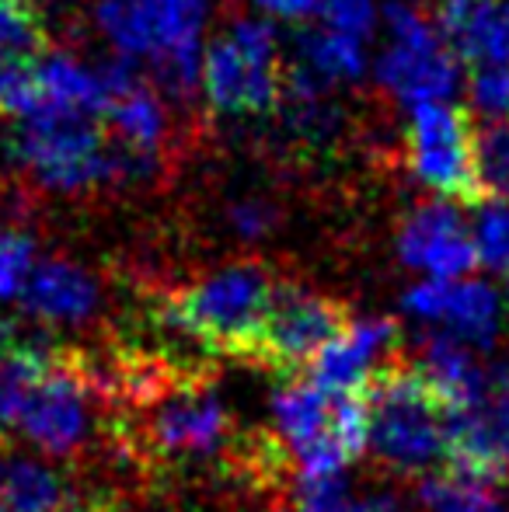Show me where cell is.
Segmentation results:
<instances>
[{
    "instance_id": "obj_11",
    "label": "cell",
    "mask_w": 509,
    "mask_h": 512,
    "mask_svg": "<svg viewBox=\"0 0 509 512\" xmlns=\"http://www.w3.org/2000/svg\"><path fill=\"white\" fill-rule=\"evenodd\" d=\"M405 314L436 324L443 335L471 345V349H489L499 335V317L503 304L499 293L482 279H422L401 297Z\"/></svg>"
},
{
    "instance_id": "obj_1",
    "label": "cell",
    "mask_w": 509,
    "mask_h": 512,
    "mask_svg": "<svg viewBox=\"0 0 509 512\" xmlns=\"http://www.w3.org/2000/svg\"><path fill=\"white\" fill-rule=\"evenodd\" d=\"M213 0H91L98 32L119 56L147 63L150 84L192 102L203 77V32Z\"/></svg>"
},
{
    "instance_id": "obj_24",
    "label": "cell",
    "mask_w": 509,
    "mask_h": 512,
    "mask_svg": "<svg viewBox=\"0 0 509 512\" xmlns=\"http://www.w3.org/2000/svg\"><path fill=\"white\" fill-rule=\"evenodd\" d=\"M478 185L482 196L509 199V119L478 133Z\"/></svg>"
},
{
    "instance_id": "obj_7",
    "label": "cell",
    "mask_w": 509,
    "mask_h": 512,
    "mask_svg": "<svg viewBox=\"0 0 509 512\" xmlns=\"http://www.w3.org/2000/svg\"><path fill=\"white\" fill-rule=\"evenodd\" d=\"M98 373L74 349H49L35 384L21 401L14 429L46 457H74L95 432Z\"/></svg>"
},
{
    "instance_id": "obj_12",
    "label": "cell",
    "mask_w": 509,
    "mask_h": 512,
    "mask_svg": "<svg viewBox=\"0 0 509 512\" xmlns=\"http://www.w3.org/2000/svg\"><path fill=\"white\" fill-rule=\"evenodd\" d=\"M398 258L426 279H464L478 269L471 223L454 199L415 206L398 230Z\"/></svg>"
},
{
    "instance_id": "obj_4",
    "label": "cell",
    "mask_w": 509,
    "mask_h": 512,
    "mask_svg": "<svg viewBox=\"0 0 509 512\" xmlns=\"http://www.w3.org/2000/svg\"><path fill=\"white\" fill-rule=\"evenodd\" d=\"M279 279L258 262H238L199 279L189 290L168 293L157 321L199 349L248 359L262 328V317Z\"/></svg>"
},
{
    "instance_id": "obj_28",
    "label": "cell",
    "mask_w": 509,
    "mask_h": 512,
    "mask_svg": "<svg viewBox=\"0 0 509 512\" xmlns=\"http://www.w3.org/2000/svg\"><path fill=\"white\" fill-rule=\"evenodd\" d=\"M353 492H349L346 471L318 474V478H300L293 492L290 512H353Z\"/></svg>"
},
{
    "instance_id": "obj_21",
    "label": "cell",
    "mask_w": 509,
    "mask_h": 512,
    "mask_svg": "<svg viewBox=\"0 0 509 512\" xmlns=\"http://www.w3.org/2000/svg\"><path fill=\"white\" fill-rule=\"evenodd\" d=\"M419 506L422 512H506L496 499V485L457 467H440L419 481Z\"/></svg>"
},
{
    "instance_id": "obj_6",
    "label": "cell",
    "mask_w": 509,
    "mask_h": 512,
    "mask_svg": "<svg viewBox=\"0 0 509 512\" xmlns=\"http://www.w3.org/2000/svg\"><path fill=\"white\" fill-rule=\"evenodd\" d=\"M387 46L374 60V81L387 98L415 108L426 102H450L461 91V60L447 49L433 18L408 0H387L381 7Z\"/></svg>"
},
{
    "instance_id": "obj_22",
    "label": "cell",
    "mask_w": 509,
    "mask_h": 512,
    "mask_svg": "<svg viewBox=\"0 0 509 512\" xmlns=\"http://www.w3.org/2000/svg\"><path fill=\"white\" fill-rule=\"evenodd\" d=\"M471 213V241H475L478 265L489 272H509V199L482 196Z\"/></svg>"
},
{
    "instance_id": "obj_5",
    "label": "cell",
    "mask_w": 509,
    "mask_h": 512,
    "mask_svg": "<svg viewBox=\"0 0 509 512\" xmlns=\"http://www.w3.org/2000/svg\"><path fill=\"white\" fill-rule=\"evenodd\" d=\"M199 84L220 115L276 112L283 102L279 32L265 18H231L227 32L206 46Z\"/></svg>"
},
{
    "instance_id": "obj_13",
    "label": "cell",
    "mask_w": 509,
    "mask_h": 512,
    "mask_svg": "<svg viewBox=\"0 0 509 512\" xmlns=\"http://www.w3.org/2000/svg\"><path fill=\"white\" fill-rule=\"evenodd\" d=\"M398 356V324L391 317H349V324L311 359L307 373L332 394H360L387 359Z\"/></svg>"
},
{
    "instance_id": "obj_33",
    "label": "cell",
    "mask_w": 509,
    "mask_h": 512,
    "mask_svg": "<svg viewBox=\"0 0 509 512\" xmlns=\"http://www.w3.org/2000/svg\"><path fill=\"white\" fill-rule=\"evenodd\" d=\"M506 300H509V272H506Z\"/></svg>"
},
{
    "instance_id": "obj_20",
    "label": "cell",
    "mask_w": 509,
    "mask_h": 512,
    "mask_svg": "<svg viewBox=\"0 0 509 512\" xmlns=\"http://www.w3.org/2000/svg\"><path fill=\"white\" fill-rule=\"evenodd\" d=\"M297 46V60L304 70H311L318 81H325L328 88L335 84H356L363 81L370 60H367V42L349 39V35H339L332 28H307L293 39Z\"/></svg>"
},
{
    "instance_id": "obj_17",
    "label": "cell",
    "mask_w": 509,
    "mask_h": 512,
    "mask_svg": "<svg viewBox=\"0 0 509 512\" xmlns=\"http://www.w3.org/2000/svg\"><path fill=\"white\" fill-rule=\"evenodd\" d=\"M415 366H419L422 377L429 380V387L440 394V401L450 411L478 408L485 401V394H489V373L478 366L475 349L443 335V331L426 338Z\"/></svg>"
},
{
    "instance_id": "obj_3",
    "label": "cell",
    "mask_w": 509,
    "mask_h": 512,
    "mask_svg": "<svg viewBox=\"0 0 509 512\" xmlns=\"http://www.w3.org/2000/svg\"><path fill=\"white\" fill-rule=\"evenodd\" d=\"M360 394L367 401V450L377 464L398 478H426L447 467L450 408L419 366L387 359Z\"/></svg>"
},
{
    "instance_id": "obj_30",
    "label": "cell",
    "mask_w": 509,
    "mask_h": 512,
    "mask_svg": "<svg viewBox=\"0 0 509 512\" xmlns=\"http://www.w3.org/2000/svg\"><path fill=\"white\" fill-rule=\"evenodd\" d=\"M279 220V209L269 203V199H241V203L231 206V227L238 230V237L245 241H258L265 237Z\"/></svg>"
},
{
    "instance_id": "obj_16",
    "label": "cell",
    "mask_w": 509,
    "mask_h": 512,
    "mask_svg": "<svg viewBox=\"0 0 509 512\" xmlns=\"http://www.w3.org/2000/svg\"><path fill=\"white\" fill-rule=\"evenodd\" d=\"M105 133L116 147L140 161L161 164V150L171 133V115L164 105L161 91L150 84V77H136L129 88L109 98L105 105Z\"/></svg>"
},
{
    "instance_id": "obj_14",
    "label": "cell",
    "mask_w": 509,
    "mask_h": 512,
    "mask_svg": "<svg viewBox=\"0 0 509 512\" xmlns=\"http://www.w3.org/2000/svg\"><path fill=\"white\" fill-rule=\"evenodd\" d=\"M102 290L81 265L67 258H35L25 286H21L18 307L28 321L39 324H84L95 317Z\"/></svg>"
},
{
    "instance_id": "obj_32",
    "label": "cell",
    "mask_w": 509,
    "mask_h": 512,
    "mask_svg": "<svg viewBox=\"0 0 509 512\" xmlns=\"http://www.w3.org/2000/svg\"><path fill=\"white\" fill-rule=\"evenodd\" d=\"M353 512H408L401 502H394L391 495H374V499H363L356 502Z\"/></svg>"
},
{
    "instance_id": "obj_31",
    "label": "cell",
    "mask_w": 509,
    "mask_h": 512,
    "mask_svg": "<svg viewBox=\"0 0 509 512\" xmlns=\"http://www.w3.org/2000/svg\"><path fill=\"white\" fill-rule=\"evenodd\" d=\"M262 14L269 18H279V21H304L311 14H318V4L321 0H252Z\"/></svg>"
},
{
    "instance_id": "obj_8",
    "label": "cell",
    "mask_w": 509,
    "mask_h": 512,
    "mask_svg": "<svg viewBox=\"0 0 509 512\" xmlns=\"http://www.w3.org/2000/svg\"><path fill=\"white\" fill-rule=\"evenodd\" d=\"M408 168L426 189L454 203H478V133L468 112L454 102H426L408 108L405 129Z\"/></svg>"
},
{
    "instance_id": "obj_19",
    "label": "cell",
    "mask_w": 509,
    "mask_h": 512,
    "mask_svg": "<svg viewBox=\"0 0 509 512\" xmlns=\"http://www.w3.org/2000/svg\"><path fill=\"white\" fill-rule=\"evenodd\" d=\"M35 84H39L42 108H60V112H81V115H105L109 95L98 77V70H88L77 56L63 49H49L32 60ZM35 115V112H32Z\"/></svg>"
},
{
    "instance_id": "obj_26",
    "label": "cell",
    "mask_w": 509,
    "mask_h": 512,
    "mask_svg": "<svg viewBox=\"0 0 509 512\" xmlns=\"http://www.w3.org/2000/svg\"><path fill=\"white\" fill-rule=\"evenodd\" d=\"M464 95L475 115L485 122L509 119V63H489V67H471L464 81Z\"/></svg>"
},
{
    "instance_id": "obj_23",
    "label": "cell",
    "mask_w": 509,
    "mask_h": 512,
    "mask_svg": "<svg viewBox=\"0 0 509 512\" xmlns=\"http://www.w3.org/2000/svg\"><path fill=\"white\" fill-rule=\"evenodd\" d=\"M0 46L21 60L46 53V28L28 0H0Z\"/></svg>"
},
{
    "instance_id": "obj_27",
    "label": "cell",
    "mask_w": 509,
    "mask_h": 512,
    "mask_svg": "<svg viewBox=\"0 0 509 512\" xmlns=\"http://www.w3.org/2000/svg\"><path fill=\"white\" fill-rule=\"evenodd\" d=\"M318 18L325 28L349 39H374L377 25H381V4L377 0H321Z\"/></svg>"
},
{
    "instance_id": "obj_9",
    "label": "cell",
    "mask_w": 509,
    "mask_h": 512,
    "mask_svg": "<svg viewBox=\"0 0 509 512\" xmlns=\"http://www.w3.org/2000/svg\"><path fill=\"white\" fill-rule=\"evenodd\" d=\"M346 324L349 310L339 300L325 297V293L300 290V286L276 283V293H272L269 310L262 317L248 363L297 377Z\"/></svg>"
},
{
    "instance_id": "obj_15",
    "label": "cell",
    "mask_w": 509,
    "mask_h": 512,
    "mask_svg": "<svg viewBox=\"0 0 509 512\" xmlns=\"http://www.w3.org/2000/svg\"><path fill=\"white\" fill-rule=\"evenodd\" d=\"M433 25L468 67L509 63V0H440Z\"/></svg>"
},
{
    "instance_id": "obj_25",
    "label": "cell",
    "mask_w": 509,
    "mask_h": 512,
    "mask_svg": "<svg viewBox=\"0 0 509 512\" xmlns=\"http://www.w3.org/2000/svg\"><path fill=\"white\" fill-rule=\"evenodd\" d=\"M39 108H42V95H39V84H35L32 60H21V56L7 53L0 46V112L25 119V115L39 112Z\"/></svg>"
},
{
    "instance_id": "obj_34",
    "label": "cell",
    "mask_w": 509,
    "mask_h": 512,
    "mask_svg": "<svg viewBox=\"0 0 509 512\" xmlns=\"http://www.w3.org/2000/svg\"><path fill=\"white\" fill-rule=\"evenodd\" d=\"M506 512H509V509H506Z\"/></svg>"
},
{
    "instance_id": "obj_2",
    "label": "cell",
    "mask_w": 509,
    "mask_h": 512,
    "mask_svg": "<svg viewBox=\"0 0 509 512\" xmlns=\"http://www.w3.org/2000/svg\"><path fill=\"white\" fill-rule=\"evenodd\" d=\"M7 154L21 171L56 192H88L112 182L147 178L157 164L126 154L95 115L39 108L7 136Z\"/></svg>"
},
{
    "instance_id": "obj_18",
    "label": "cell",
    "mask_w": 509,
    "mask_h": 512,
    "mask_svg": "<svg viewBox=\"0 0 509 512\" xmlns=\"http://www.w3.org/2000/svg\"><path fill=\"white\" fill-rule=\"evenodd\" d=\"M0 509L4 512H81L67 481L39 457H18L0 443Z\"/></svg>"
},
{
    "instance_id": "obj_29",
    "label": "cell",
    "mask_w": 509,
    "mask_h": 512,
    "mask_svg": "<svg viewBox=\"0 0 509 512\" xmlns=\"http://www.w3.org/2000/svg\"><path fill=\"white\" fill-rule=\"evenodd\" d=\"M35 265V241L21 230H0V304L21 297L28 272Z\"/></svg>"
},
{
    "instance_id": "obj_10",
    "label": "cell",
    "mask_w": 509,
    "mask_h": 512,
    "mask_svg": "<svg viewBox=\"0 0 509 512\" xmlns=\"http://www.w3.org/2000/svg\"><path fill=\"white\" fill-rule=\"evenodd\" d=\"M447 467L482 478L489 485L509 481V363L489 373V394L478 408L450 411Z\"/></svg>"
}]
</instances>
